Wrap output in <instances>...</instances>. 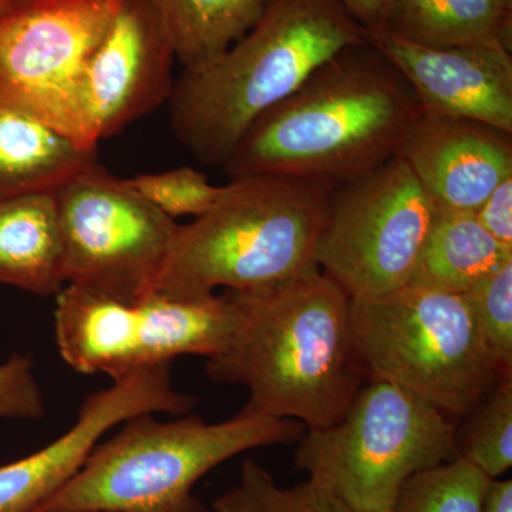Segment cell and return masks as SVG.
I'll use <instances>...</instances> for the list:
<instances>
[{"instance_id":"cell-1","label":"cell","mask_w":512,"mask_h":512,"mask_svg":"<svg viewBox=\"0 0 512 512\" xmlns=\"http://www.w3.org/2000/svg\"><path fill=\"white\" fill-rule=\"evenodd\" d=\"M235 322L207 375L249 392L248 412L299 421L306 430L338 423L363 387L365 367L350 325V298L325 272L252 291H225Z\"/></svg>"},{"instance_id":"cell-2","label":"cell","mask_w":512,"mask_h":512,"mask_svg":"<svg viewBox=\"0 0 512 512\" xmlns=\"http://www.w3.org/2000/svg\"><path fill=\"white\" fill-rule=\"evenodd\" d=\"M423 111L406 77L370 45L346 47L247 128L222 171L336 185L399 154Z\"/></svg>"},{"instance_id":"cell-3","label":"cell","mask_w":512,"mask_h":512,"mask_svg":"<svg viewBox=\"0 0 512 512\" xmlns=\"http://www.w3.org/2000/svg\"><path fill=\"white\" fill-rule=\"evenodd\" d=\"M369 32L336 0H265L227 52L183 69L168 99L175 138L200 163L222 167L261 114L295 93Z\"/></svg>"},{"instance_id":"cell-4","label":"cell","mask_w":512,"mask_h":512,"mask_svg":"<svg viewBox=\"0 0 512 512\" xmlns=\"http://www.w3.org/2000/svg\"><path fill=\"white\" fill-rule=\"evenodd\" d=\"M332 190L279 175L231 178L214 208L178 225L154 292L198 298L319 271L316 251Z\"/></svg>"},{"instance_id":"cell-5","label":"cell","mask_w":512,"mask_h":512,"mask_svg":"<svg viewBox=\"0 0 512 512\" xmlns=\"http://www.w3.org/2000/svg\"><path fill=\"white\" fill-rule=\"evenodd\" d=\"M302 423L242 409L220 423L141 414L97 444L82 468L33 512H212L192 488L229 458L298 443Z\"/></svg>"},{"instance_id":"cell-6","label":"cell","mask_w":512,"mask_h":512,"mask_svg":"<svg viewBox=\"0 0 512 512\" xmlns=\"http://www.w3.org/2000/svg\"><path fill=\"white\" fill-rule=\"evenodd\" d=\"M366 375L396 384L447 416H467L501 379L463 295L409 284L350 299Z\"/></svg>"},{"instance_id":"cell-7","label":"cell","mask_w":512,"mask_h":512,"mask_svg":"<svg viewBox=\"0 0 512 512\" xmlns=\"http://www.w3.org/2000/svg\"><path fill=\"white\" fill-rule=\"evenodd\" d=\"M298 443L296 467L362 512H392L410 478L460 457L450 416L383 380L363 386L338 423L306 430Z\"/></svg>"},{"instance_id":"cell-8","label":"cell","mask_w":512,"mask_h":512,"mask_svg":"<svg viewBox=\"0 0 512 512\" xmlns=\"http://www.w3.org/2000/svg\"><path fill=\"white\" fill-rule=\"evenodd\" d=\"M235 322L228 293L173 298L151 293L123 301L66 285L56 295L60 356L83 375L113 380L184 355L212 357L227 346Z\"/></svg>"},{"instance_id":"cell-9","label":"cell","mask_w":512,"mask_h":512,"mask_svg":"<svg viewBox=\"0 0 512 512\" xmlns=\"http://www.w3.org/2000/svg\"><path fill=\"white\" fill-rule=\"evenodd\" d=\"M119 0H15L0 9V107L97 148L87 73Z\"/></svg>"},{"instance_id":"cell-10","label":"cell","mask_w":512,"mask_h":512,"mask_svg":"<svg viewBox=\"0 0 512 512\" xmlns=\"http://www.w3.org/2000/svg\"><path fill=\"white\" fill-rule=\"evenodd\" d=\"M436 208L399 154L336 185L316 251L320 271L350 299L409 285Z\"/></svg>"},{"instance_id":"cell-11","label":"cell","mask_w":512,"mask_h":512,"mask_svg":"<svg viewBox=\"0 0 512 512\" xmlns=\"http://www.w3.org/2000/svg\"><path fill=\"white\" fill-rule=\"evenodd\" d=\"M66 285L138 301L156 291L178 225L96 164L55 191Z\"/></svg>"},{"instance_id":"cell-12","label":"cell","mask_w":512,"mask_h":512,"mask_svg":"<svg viewBox=\"0 0 512 512\" xmlns=\"http://www.w3.org/2000/svg\"><path fill=\"white\" fill-rule=\"evenodd\" d=\"M197 404L178 392L171 363L138 370L90 394L76 423L42 450L0 467V512H33L82 468L104 434L141 414L184 416Z\"/></svg>"},{"instance_id":"cell-13","label":"cell","mask_w":512,"mask_h":512,"mask_svg":"<svg viewBox=\"0 0 512 512\" xmlns=\"http://www.w3.org/2000/svg\"><path fill=\"white\" fill-rule=\"evenodd\" d=\"M175 52L157 0H119L90 62L87 96L97 140L170 99Z\"/></svg>"},{"instance_id":"cell-14","label":"cell","mask_w":512,"mask_h":512,"mask_svg":"<svg viewBox=\"0 0 512 512\" xmlns=\"http://www.w3.org/2000/svg\"><path fill=\"white\" fill-rule=\"evenodd\" d=\"M410 83L421 109L478 121L512 134V55L500 43L434 49L389 33H369Z\"/></svg>"},{"instance_id":"cell-15","label":"cell","mask_w":512,"mask_h":512,"mask_svg":"<svg viewBox=\"0 0 512 512\" xmlns=\"http://www.w3.org/2000/svg\"><path fill=\"white\" fill-rule=\"evenodd\" d=\"M399 156L437 207L476 212L512 175V134L423 110L407 131Z\"/></svg>"},{"instance_id":"cell-16","label":"cell","mask_w":512,"mask_h":512,"mask_svg":"<svg viewBox=\"0 0 512 512\" xmlns=\"http://www.w3.org/2000/svg\"><path fill=\"white\" fill-rule=\"evenodd\" d=\"M0 285L37 296L66 286L55 192L0 198Z\"/></svg>"},{"instance_id":"cell-17","label":"cell","mask_w":512,"mask_h":512,"mask_svg":"<svg viewBox=\"0 0 512 512\" xmlns=\"http://www.w3.org/2000/svg\"><path fill=\"white\" fill-rule=\"evenodd\" d=\"M96 164L97 148L0 107V198L55 192Z\"/></svg>"},{"instance_id":"cell-18","label":"cell","mask_w":512,"mask_h":512,"mask_svg":"<svg viewBox=\"0 0 512 512\" xmlns=\"http://www.w3.org/2000/svg\"><path fill=\"white\" fill-rule=\"evenodd\" d=\"M510 259L474 212L437 207L410 284L464 295Z\"/></svg>"},{"instance_id":"cell-19","label":"cell","mask_w":512,"mask_h":512,"mask_svg":"<svg viewBox=\"0 0 512 512\" xmlns=\"http://www.w3.org/2000/svg\"><path fill=\"white\" fill-rule=\"evenodd\" d=\"M376 32L434 49L500 43L511 52L512 13L494 0H390Z\"/></svg>"},{"instance_id":"cell-20","label":"cell","mask_w":512,"mask_h":512,"mask_svg":"<svg viewBox=\"0 0 512 512\" xmlns=\"http://www.w3.org/2000/svg\"><path fill=\"white\" fill-rule=\"evenodd\" d=\"M184 69L220 57L261 16L265 0H157Z\"/></svg>"},{"instance_id":"cell-21","label":"cell","mask_w":512,"mask_h":512,"mask_svg":"<svg viewBox=\"0 0 512 512\" xmlns=\"http://www.w3.org/2000/svg\"><path fill=\"white\" fill-rule=\"evenodd\" d=\"M212 512H362L308 478L282 487L254 460L244 461L237 485L215 498Z\"/></svg>"},{"instance_id":"cell-22","label":"cell","mask_w":512,"mask_h":512,"mask_svg":"<svg viewBox=\"0 0 512 512\" xmlns=\"http://www.w3.org/2000/svg\"><path fill=\"white\" fill-rule=\"evenodd\" d=\"M490 483L483 471L457 457L410 478L392 512H484Z\"/></svg>"},{"instance_id":"cell-23","label":"cell","mask_w":512,"mask_h":512,"mask_svg":"<svg viewBox=\"0 0 512 512\" xmlns=\"http://www.w3.org/2000/svg\"><path fill=\"white\" fill-rule=\"evenodd\" d=\"M471 414L458 454L495 480L512 466V375L498 380Z\"/></svg>"},{"instance_id":"cell-24","label":"cell","mask_w":512,"mask_h":512,"mask_svg":"<svg viewBox=\"0 0 512 512\" xmlns=\"http://www.w3.org/2000/svg\"><path fill=\"white\" fill-rule=\"evenodd\" d=\"M121 181L128 190L173 220L185 215L200 217L214 208L225 192V185L210 184L204 174L192 167L138 174L133 178H121Z\"/></svg>"},{"instance_id":"cell-25","label":"cell","mask_w":512,"mask_h":512,"mask_svg":"<svg viewBox=\"0 0 512 512\" xmlns=\"http://www.w3.org/2000/svg\"><path fill=\"white\" fill-rule=\"evenodd\" d=\"M501 377L512 375V259L464 293Z\"/></svg>"},{"instance_id":"cell-26","label":"cell","mask_w":512,"mask_h":512,"mask_svg":"<svg viewBox=\"0 0 512 512\" xmlns=\"http://www.w3.org/2000/svg\"><path fill=\"white\" fill-rule=\"evenodd\" d=\"M45 414V400L29 356L13 355L0 365V417L37 420Z\"/></svg>"},{"instance_id":"cell-27","label":"cell","mask_w":512,"mask_h":512,"mask_svg":"<svg viewBox=\"0 0 512 512\" xmlns=\"http://www.w3.org/2000/svg\"><path fill=\"white\" fill-rule=\"evenodd\" d=\"M474 215L491 237L512 249V175L488 195Z\"/></svg>"},{"instance_id":"cell-28","label":"cell","mask_w":512,"mask_h":512,"mask_svg":"<svg viewBox=\"0 0 512 512\" xmlns=\"http://www.w3.org/2000/svg\"><path fill=\"white\" fill-rule=\"evenodd\" d=\"M367 32H376L383 26L390 0H336Z\"/></svg>"},{"instance_id":"cell-29","label":"cell","mask_w":512,"mask_h":512,"mask_svg":"<svg viewBox=\"0 0 512 512\" xmlns=\"http://www.w3.org/2000/svg\"><path fill=\"white\" fill-rule=\"evenodd\" d=\"M484 512H512V480H491L485 495Z\"/></svg>"},{"instance_id":"cell-30","label":"cell","mask_w":512,"mask_h":512,"mask_svg":"<svg viewBox=\"0 0 512 512\" xmlns=\"http://www.w3.org/2000/svg\"><path fill=\"white\" fill-rule=\"evenodd\" d=\"M495 6L504 13H512V0H494Z\"/></svg>"},{"instance_id":"cell-31","label":"cell","mask_w":512,"mask_h":512,"mask_svg":"<svg viewBox=\"0 0 512 512\" xmlns=\"http://www.w3.org/2000/svg\"><path fill=\"white\" fill-rule=\"evenodd\" d=\"M15 2V0H0V9L3 8V6L9 5V3Z\"/></svg>"},{"instance_id":"cell-32","label":"cell","mask_w":512,"mask_h":512,"mask_svg":"<svg viewBox=\"0 0 512 512\" xmlns=\"http://www.w3.org/2000/svg\"><path fill=\"white\" fill-rule=\"evenodd\" d=\"M93 512H107V511H93Z\"/></svg>"}]
</instances>
